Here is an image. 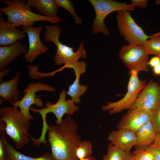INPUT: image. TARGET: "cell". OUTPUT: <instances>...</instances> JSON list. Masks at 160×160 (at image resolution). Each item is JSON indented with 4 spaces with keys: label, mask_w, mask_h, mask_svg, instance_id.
<instances>
[{
    "label": "cell",
    "mask_w": 160,
    "mask_h": 160,
    "mask_svg": "<svg viewBox=\"0 0 160 160\" xmlns=\"http://www.w3.org/2000/svg\"><path fill=\"white\" fill-rule=\"evenodd\" d=\"M78 130L77 124L69 116L60 122L55 121V125L50 124L48 138L55 160H79L75 153L81 141Z\"/></svg>",
    "instance_id": "cell-1"
},
{
    "label": "cell",
    "mask_w": 160,
    "mask_h": 160,
    "mask_svg": "<svg viewBox=\"0 0 160 160\" xmlns=\"http://www.w3.org/2000/svg\"><path fill=\"white\" fill-rule=\"evenodd\" d=\"M0 132L9 136L16 148H23L29 143L30 120L18 108L5 106L0 108Z\"/></svg>",
    "instance_id": "cell-2"
},
{
    "label": "cell",
    "mask_w": 160,
    "mask_h": 160,
    "mask_svg": "<svg viewBox=\"0 0 160 160\" xmlns=\"http://www.w3.org/2000/svg\"><path fill=\"white\" fill-rule=\"evenodd\" d=\"M7 6L0 9L7 16L6 22L16 27L20 26H33L35 22L46 21L54 24L62 21L59 17L52 18L45 17L34 13L25 0H5L1 1Z\"/></svg>",
    "instance_id": "cell-3"
},
{
    "label": "cell",
    "mask_w": 160,
    "mask_h": 160,
    "mask_svg": "<svg viewBox=\"0 0 160 160\" xmlns=\"http://www.w3.org/2000/svg\"><path fill=\"white\" fill-rule=\"evenodd\" d=\"M45 28L44 39L47 42H53L57 48L54 57L55 63L58 66L64 65L60 70L68 68L71 65L78 62L80 58L87 57V53L84 48V41L81 42L77 50L75 52L73 48L65 45L60 41L61 30L59 25H46Z\"/></svg>",
    "instance_id": "cell-4"
},
{
    "label": "cell",
    "mask_w": 160,
    "mask_h": 160,
    "mask_svg": "<svg viewBox=\"0 0 160 160\" xmlns=\"http://www.w3.org/2000/svg\"><path fill=\"white\" fill-rule=\"evenodd\" d=\"M95 10V16L92 26L93 33H101L106 36L110 34L105 23V19L111 13L121 10L133 11L135 7L131 4L112 0H89Z\"/></svg>",
    "instance_id": "cell-5"
},
{
    "label": "cell",
    "mask_w": 160,
    "mask_h": 160,
    "mask_svg": "<svg viewBox=\"0 0 160 160\" xmlns=\"http://www.w3.org/2000/svg\"><path fill=\"white\" fill-rule=\"evenodd\" d=\"M138 72L130 71V78L127 85V91L120 100L114 102H108L102 106L103 111H109V113L112 115L124 110H129L135 103L138 96L147 84L146 79L141 80L138 76Z\"/></svg>",
    "instance_id": "cell-6"
},
{
    "label": "cell",
    "mask_w": 160,
    "mask_h": 160,
    "mask_svg": "<svg viewBox=\"0 0 160 160\" xmlns=\"http://www.w3.org/2000/svg\"><path fill=\"white\" fill-rule=\"evenodd\" d=\"M66 95L65 90L63 89L60 93L58 100L55 103L53 104L49 101H47L46 103L45 107L40 109H36L32 106L30 107V111L34 113H39L42 118V132H43L46 133L49 127L46 119L48 113H53L57 118L55 121L60 122L65 114L71 116L79 109L78 106L75 104L74 102L71 99L66 100Z\"/></svg>",
    "instance_id": "cell-7"
},
{
    "label": "cell",
    "mask_w": 160,
    "mask_h": 160,
    "mask_svg": "<svg viewBox=\"0 0 160 160\" xmlns=\"http://www.w3.org/2000/svg\"><path fill=\"white\" fill-rule=\"evenodd\" d=\"M118 28L121 34L129 44L143 46L151 36L147 35L135 22L129 11H117Z\"/></svg>",
    "instance_id": "cell-8"
},
{
    "label": "cell",
    "mask_w": 160,
    "mask_h": 160,
    "mask_svg": "<svg viewBox=\"0 0 160 160\" xmlns=\"http://www.w3.org/2000/svg\"><path fill=\"white\" fill-rule=\"evenodd\" d=\"M142 46L129 44L122 46L119 57L130 71L147 72L149 70L148 56Z\"/></svg>",
    "instance_id": "cell-9"
},
{
    "label": "cell",
    "mask_w": 160,
    "mask_h": 160,
    "mask_svg": "<svg viewBox=\"0 0 160 160\" xmlns=\"http://www.w3.org/2000/svg\"><path fill=\"white\" fill-rule=\"evenodd\" d=\"M56 88L49 85L38 81L35 83L28 84L24 91V96L21 100L13 104L12 106L18 108L25 117L29 120L34 119V117L30 113V108L32 105L42 108L44 103L42 100L36 95L40 91L54 92Z\"/></svg>",
    "instance_id": "cell-10"
},
{
    "label": "cell",
    "mask_w": 160,
    "mask_h": 160,
    "mask_svg": "<svg viewBox=\"0 0 160 160\" xmlns=\"http://www.w3.org/2000/svg\"><path fill=\"white\" fill-rule=\"evenodd\" d=\"M160 105V84L150 79L140 92L130 109L140 108L154 113Z\"/></svg>",
    "instance_id": "cell-11"
},
{
    "label": "cell",
    "mask_w": 160,
    "mask_h": 160,
    "mask_svg": "<svg viewBox=\"0 0 160 160\" xmlns=\"http://www.w3.org/2000/svg\"><path fill=\"white\" fill-rule=\"evenodd\" d=\"M154 113L140 108L130 109L122 117L117 125V128L128 129L136 132L143 125L153 119Z\"/></svg>",
    "instance_id": "cell-12"
},
{
    "label": "cell",
    "mask_w": 160,
    "mask_h": 160,
    "mask_svg": "<svg viewBox=\"0 0 160 160\" xmlns=\"http://www.w3.org/2000/svg\"><path fill=\"white\" fill-rule=\"evenodd\" d=\"M43 28L42 26L22 27L23 30L26 33L28 40V49L24 55V59L26 62L32 63L39 55L45 53L49 49L42 43L40 39V34Z\"/></svg>",
    "instance_id": "cell-13"
},
{
    "label": "cell",
    "mask_w": 160,
    "mask_h": 160,
    "mask_svg": "<svg viewBox=\"0 0 160 160\" xmlns=\"http://www.w3.org/2000/svg\"><path fill=\"white\" fill-rule=\"evenodd\" d=\"M107 139L114 146L129 152L136 145V133L128 129H119L113 130L110 132Z\"/></svg>",
    "instance_id": "cell-14"
},
{
    "label": "cell",
    "mask_w": 160,
    "mask_h": 160,
    "mask_svg": "<svg viewBox=\"0 0 160 160\" xmlns=\"http://www.w3.org/2000/svg\"><path fill=\"white\" fill-rule=\"evenodd\" d=\"M20 76L19 71L16 72L14 77L9 80L0 79V105L8 101L12 105L19 101L20 91L18 84Z\"/></svg>",
    "instance_id": "cell-15"
},
{
    "label": "cell",
    "mask_w": 160,
    "mask_h": 160,
    "mask_svg": "<svg viewBox=\"0 0 160 160\" xmlns=\"http://www.w3.org/2000/svg\"><path fill=\"white\" fill-rule=\"evenodd\" d=\"M0 45L6 46L12 45L21 41L27 34L23 30L13 26L5 21L0 11Z\"/></svg>",
    "instance_id": "cell-16"
},
{
    "label": "cell",
    "mask_w": 160,
    "mask_h": 160,
    "mask_svg": "<svg viewBox=\"0 0 160 160\" xmlns=\"http://www.w3.org/2000/svg\"><path fill=\"white\" fill-rule=\"evenodd\" d=\"M86 66L85 61H78L68 67L73 70L76 77L72 84L69 87L66 93L76 104L80 102L81 96L84 94L88 88L87 86L81 85L79 81L81 75L86 71Z\"/></svg>",
    "instance_id": "cell-17"
},
{
    "label": "cell",
    "mask_w": 160,
    "mask_h": 160,
    "mask_svg": "<svg viewBox=\"0 0 160 160\" xmlns=\"http://www.w3.org/2000/svg\"><path fill=\"white\" fill-rule=\"evenodd\" d=\"M27 47L20 41L9 46L0 47V70L5 68L18 56L27 52Z\"/></svg>",
    "instance_id": "cell-18"
},
{
    "label": "cell",
    "mask_w": 160,
    "mask_h": 160,
    "mask_svg": "<svg viewBox=\"0 0 160 160\" xmlns=\"http://www.w3.org/2000/svg\"><path fill=\"white\" fill-rule=\"evenodd\" d=\"M0 139L3 143L5 156L7 160H55L49 152L37 157H31L21 153L10 143L6 134L4 132H0Z\"/></svg>",
    "instance_id": "cell-19"
},
{
    "label": "cell",
    "mask_w": 160,
    "mask_h": 160,
    "mask_svg": "<svg viewBox=\"0 0 160 160\" xmlns=\"http://www.w3.org/2000/svg\"><path fill=\"white\" fill-rule=\"evenodd\" d=\"M153 119L146 123L136 132V140L135 146L136 149L146 147L154 142L157 133Z\"/></svg>",
    "instance_id": "cell-20"
},
{
    "label": "cell",
    "mask_w": 160,
    "mask_h": 160,
    "mask_svg": "<svg viewBox=\"0 0 160 160\" xmlns=\"http://www.w3.org/2000/svg\"><path fill=\"white\" fill-rule=\"evenodd\" d=\"M31 7H34L43 16L52 18L58 17L57 12L58 7L55 0H27Z\"/></svg>",
    "instance_id": "cell-21"
},
{
    "label": "cell",
    "mask_w": 160,
    "mask_h": 160,
    "mask_svg": "<svg viewBox=\"0 0 160 160\" xmlns=\"http://www.w3.org/2000/svg\"><path fill=\"white\" fill-rule=\"evenodd\" d=\"M103 160H135L133 155L130 152L124 151L110 143L107 152L104 155Z\"/></svg>",
    "instance_id": "cell-22"
},
{
    "label": "cell",
    "mask_w": 160,
    "mask_h": 160,
    "mask_svg": "<svg viewBox=\"0 0 160 160\" xmlns=\"http://www.w3.org/2000/svg\"><path fill=\"white\" fill-rule=\"evenodd\" d=\"M142 46L147 54L160 57V32L151 36Z\"/></svg>",
    "instance_id": "cell-23"
},
{
    "label": "cell",
    "mask_w": 160,
    "mask_h": 160,
    "mask_svg": "<svg viewBox=\"0 0 160 160\" xmlns=\"http://www.w3.org/2000/svg\"><path fill=\"white\" fill-rule=\"evenodd\" d=\"M92 147L91 141H81L75 150V153L76 158L79 160L92 156Z\"/></svg>",
    "instance_id": "cell-24"
},
{
    "label": "cell",
    "mask_w": 160,
    "mask_h": 160,
    "mask_svg": "<svg viewBox=\"0 0 160 160\" xmlns=\"http://www.w3.org/2000/svg\"><path fill=\"white\" fill-rule=\"evenodd\" d=\"M55 1L59 7H61L64 8L71 13L76 23H81V20L77 15L71 0H55Z\"/></svg>",
    "instance_id": "cell-25"
},
{
    "label": "cell",
    "mask_w": 160,
    "mask_h": 160,
    "mask_svg": "<svg viewBox=\"0 0 160 160\" xmlns=\"http://www.w3.org/2000/svg\"><path fill=\"white\" fill-rule=\"evenodd\" d=\"M132 153L135 160H154L153 152L146 147L136 149Z\"/></svg>",
    "instance_id": "cell-26"
},
{
    "label": "cell",
    "mask_w": 160,
    "mask_h": 160,
    "mask_svg": "<svg viewBox=\"0 0 160 160\" xmlns=\"http://www.w3.org/2000/svg\"><path fill=\"white\" fill-rule=\"evenodd\" d=\"M153 123L157 134L160 133V105L154 112Z\"/></svg>",
    "instance_id": "cell-27"
},
{
    "label": "cell",
    "mask_w": 160,
    "mask_h": 160,
    "mask_svg": "<svg viewBox=\"0 0 160 160\" xmlns=\"http://www.w3.org/2000/svg\"><path fill=\"white\" fill-rule=\"evenodd\" d=\"M146 147L153 152L154 160H160V145L153 143Z\"/></svg>",
    "instance_id": "cell-28"
},
{
    "label": "cell",
    "mask_w": 160,
    "mask_h": 160,
    "mask_svg": "<svg viewBox=\"0 0 160 160\" xmlns=\"http://www.w3.org/2000/svg\"><path fill=\"white\" fill-rule=\"evenodd\" d=\"M132 5L134 7H138L140 9H144L146 7L147 4L146 0H132Z\"/></svg>",
    "instance_id": "cell-29"
},
{
    "label": "cell",
    "mask_w": 160,
    "mask_h": 160,
    "mask_svg": "<svg viewBox=\"0 0 160 160\" xmlns=\"http://www.w3.org/2000/svg\"><path fill=\"white\" fill-rule=\"evenodd\" d=\"M160 63V57L155 56L152 57L148 62L149 66L154 68Z\"/></svg>",
    "instance_id": "cell-30"
},
{
    "label": "cell",
    "mask_w": 160,
    "mask_h": 160,
    "mask_svg": "<svg viewBox=\"0 0 160 160\" xmlns=\"http://www.w3.org/2000/svg\"><path fill=\"white\" fill-rule=\"evenodd\" d=\"M0 160H7L5 156L3 143L1 139H0Z\"/></svg>",
    "instance_id": "cell-31"
},
{
    "label": "cell",
    "mask_w": 160,
    "mask_h": 160,
    "mask_svg": "<svg viewBox=\"0 0 160 160\" xmlns=\"http://www.w3.org/2000/svg\"><path fill=\"white\" fill-rule=\"evenodd\" d=\"M10 72L9 68H4L0 71V79H2V78L5 75H7Z\"/></svg>",
    "instance_id": "cell-32"
},
{
    "label": "cell",
    "mask_w": 160,
    "mask_h": 160,
    "mask_svg": "<svg viewBox=\"0 0 160 160\" xmlns=\"http://www.w3.org/2000/svg\"><path fill=\"white\" fill-rule=\"evenodd\" d=\"M153 72L156 75H160V63L153 68Z\"/></svg>",
    "instance_id": "cell-33"
},
{
    "label": "cell",
    "mask_w": 160,
    "mask_h": 160,
    "mask_svg": "<svg viewBox=\"0 0 160 160\" xmlns=\"http://www.w3.org/2000/svg\"><path fill=\"white\" fill-rule=\"evenodd\" d=\"M153 143L160 145V133L157 134Z\"/></svg>",
    "instance_id": "cell-34"
},
{
    "label": "cell",
    "mask_w": 160,
    "mask_h": 160,
    "mask_svg": "<svg viewBox=\"0 0 160 160\" xmlns=\"http://www.w3.org/2000/svg\"><path fill=\"white\" fill-rule=\"evenodd\" d=\"M79 160H97L93 156H91L89 157L82 159Z\"/></svg>",
    "instance_id": "cell-35"
},
{
    "label": "cell",
    "mask_w": 160,
    "mask_h": 160,
    "mask_svg": "<svg viewBox=\"0 0 160 160\" xmlns=\"http://www.w3.org/2000/svg\"></svg>",
    "instance_id": "cell-36"
}]
</instances>
